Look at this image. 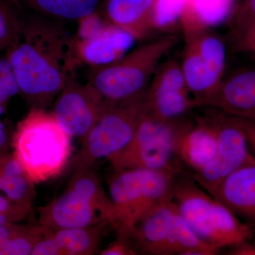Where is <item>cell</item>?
<instances>
[{
	"mask_svg": "<svg viewBox=\"0 0 255 255\" xmlns=\"http://www.w3.org/2000/svg\"><path fill=\"white\" fill-rule=\"evenodd\" d=\"M74 42L60 20L36 14L21 19L17 38L5 56L18 95L31 108H46L76 73Z\"/></svg>",
	"mask_w": 255,
	"mask_h": 255,
	"instance_id": "obj_1",
	"label": "cell"
},
{
	"mask_svg": "<svg viewBox=\"0 0 255 255\" xmlns=\"http://www.w3.org/2000/svg\"><path fill=\"white\" fill-rule=\"evenodd\" d=\"M11 143L14 157L33 184L59 175L71 154V137L45 109L31 108L16 125Z\"/></svg>",
	"mask_w": 255,
	"mask_h": 255,
	"instance_id": "obj_2",
	"label": "cell"
},
{
	"mask_svg": "<svg viewBox=\"0 0 255 255\" xmlns=\"http://www.w3.org/2000/svg\"><path fill=\"white\" fill-rule=\"evenodd\" d=\"M169 198L196 236L216 251L253 238L251 225L191 181L172 184Z\"/></svg>",
	"mask_w": 255,
	"mask_h": 255,
	"instance_id": "obj_3",
	"label": "cell"
},
{
	"mask_svg": "<svg viewBox=\"0 0 255 255\" xmlns=\"http://www.w3.org/2000/svg\"><path fill=\"white\" fill-rule=\"evenodd\" d=\"M177 42V36L167 35L137 47L113 63L90 67L87 82L109 104L139 97L147 90L159 61Z\"/></svg>",
	"mask_w": 255,
	"mask_h": 255,
	"instance_id": "obj_4",
	"label": "cell"
},
{
	"mask_svg": "<svg viewBox=\"0 0 255 255\" xmlns=\"http://www.w3.org/2000/svg\"><path fill=\"white\" fill-rule=\"evenodd\" d=\"M174 173L141 168L115 172L109 182V196L113 206V228L119 236L125 237L140 219L168 197Z\"/></svg>",
	"mask_w": 255,
	"mask_h": 255,
	"instance_id": "obj_5",
	"label": "cell"
},
{
	"mask_svg": "<svg viewBox=\"0 0 255 255\" xmlns=\"http://www.w3.org/2000/svg\"><path fill=\"white\" fill-rule=\"evenodd\" d=\"M145 92L130 100L109 104L83 139L78 167H90L97 159H109L127 147L145 112Z\"/></svg>",
	"mask_w": 255,
	"mask_h": 255,
	"instance_id": "obj_6",
	"label": "cell"
},
{
	"mask_svg": "<svg viewBox=\"0 0 255 255\" xmlns=\"http://www.w3.org/2000/svg\"><path fill=\"white\" fill-rule=\"evenodd\" d=\"M209 117L217 135V151L214 159L193 179L209 191L230 174L248 164H255L246 135L231 116L220 112Z\"/></svg>",
	"mask_w": 255,
	"mask_h": 255,
	"instance_id": "obj_7",
	"label": "cell"
},
{
	"mask_svg": "<svg viewBox=\"0 0 255 255\" xmlns=\"http://www.w3.org/2000/svg\"><path fill=\"white\" fill-rule=\"evenodd\" d=\"M56 98L52 114L70 137L82 140L109 105L91 84L80 82L76 73Z\"/></svg>",
	"mask_w": 255,
	"mask_h": 255,
	"instance_id": "obj_8",
	"label": "cell"
},
{
	"mask_svg": "<svg viewBox=\"0 0 255 255\" xmlns=\"http://www.w3.org/2000/svg\"><path fill=\"white\" fill-rule=\"evenodd\" d=\"M79 22L78 35L74 36L79 64L91 67L113 63L127 54L135 41L127 31L98 17L96 12Z\"/></svg>",
	"mask_w": 255,
	"mask_h": 255,
	"instance_id": "obj_9",
	"label": "cell"
},
{
	"mask_svg": "<svg viewBox=\"0 0 255 255\" xmlns=\"http://www.w3.org/2000/svg\"><path fill=\"white\" fill-rule=\"evenodd\" d=\"M190 95L180 64L167 60L159 65L146 90V112L160 120L176 122L196 107Z\"/></svg>",
	"mask_w": 255,
	"mask_h": 255,
	"instance_id": "obj_10",
	"label": "cell"
},
{
	"mask_svg": "<svg viewBox=\"0 0 255 255\" xmlns=\"http://www.w3.org/2000/svg\"><path fill=\"white\" fill-rule=\"evenodd\" d=\"M175 204L168 197L132 227L125 238L134 249L146 254L179 255L176 241Z\"/></svg>",
	"mask_w": 255,
	"mask_h": 255,
	"instance_id": "obj_11",
	"label": "cell"
},
{
	"mask_svg": "<svg viewBox=\"0 0 255 255\" xmlns=\"http://www.w3.org/2000/svg\"><path fill=\"white\" fill-rule=\"evenodd\" d=\"M38 214L40 225L55 231L110 224L97 206L70 188L48 205L39 208Z\"/></svg>",
	"mask_w": 255,
	"mask_h": 255,
	"instance_id": "obj_12",
	"label": "cell"
},
{
	"mask_svg": "<svg viewBox=\"0 0 255 255\" xmlns=\"http://www.w3.org/2000/svg\"><path fill=\"white\" fill-rule=\"evenodd\" d=\"M236 118L255 121V68L246 69L223 78L203 104Z\"/></svg>",
	"mask_w": 255,
	"mask_h": 255,
	"instance_id": "obj_13",
	"label": "cell"
},
{
	"mask_svg": "<svg viewBox=\"0 0 255 255\" xmlns=\"http://www.w3.org/2000/svg\"><path fill=\"white\" fill-rule=\"evenodd\" d=\"M174 153L195 173L201 172L214 159L217 135L209 117L195 125L178 124L174 136Z\"/></svg>",
	"mask_w": 255,
	"mask_h": 255,
	"instance_id": "obj_14",
	"label": "cell"
},
{
	"mask_svg": "<svg viewBox=\"0 0 255 255\" xmlns=\"http://www.w3.org/2000/svg\"><path fill=\"white\" fill-rule=\"evenodd\" d=\"M178 124L177 121L167 130L134 150L120 152L109 159L114 172L133 168L174 172L171 162L175 155L174 136Z\"/></svg>",
	"mask_w": 255,
	"mask_h": 255,
	"instance_id": "obj_15",
	"label": "cell"
},
{
	"mask_svg": "<svg viewBox=\"0 0 255 255\" xmlns=\"http://www.w3.org/2000/svg\"><path fill=\"white\" fill-rule=\"evenodd\" d=\"M208 193L238 218L255 225V164L236 169Z\"/></svg>",
	"mask_w": 255,
	"mask_h": 255,
	"instance_id": "obj_16",
	"label": "cell"
},
{
	"mask_svg": "<svg viewBox=\"0 0 255 255\" xmlns=\"http://www.w3.org/2000/svg\"><path fill=\"white\" fill-rule=\"evenodd\" d=\"M155 0H106L102 18L131 35L142 39L153 30L152 14Z\"/></svg>",
	"mask_w": 255,
	"mask_h": 255,
	"instance_id": "obj_17",
	"label": "cell"
},
{
	"mask_svg": "<svg viewBox=\"0 0 255 255\" xmlns=\"http://www.w3.org/2000/svg\"><path fill=\"white\" fill-rule=\"evenodd\" d=\"M21 9L60 21H80L96 12L100 0H11Z\"/></svg>",
	"mask_w": 255,
	"mask_h": 255,
	"instance_id": "obj_18",
	"label": "cell"
},
{
	"mask_svg": "<svg viewBox=\"0 0 255 255\" xmlns=\"http://www.w3.org/2000/svg\"><path fill=\"white\" fill-rule=\"evenodd\" d=\"M233 2L234 0H185L179 20L183 29L220 24L232 12Z\"/></svg>",
	"mask_w": 255,
	"mask_h": 255,
	"instance_id": "obj_19",
	"label": "cell"
},
{
	"mask_svg": "<svg viewBox=\"0 0 255 255\" xmlns=\"http://www.w3.org/2000/svg\"><path fill=\"white\" fill-rule=\"evenodd\" d=\"M103 225L86 228H65L55 231L53 236L61 255H92L97 251Z\"/></svg>",
	"mask_w": 255,
	"mask_h": 255,
	"instance_id": "obj_20",
	"label": "cell"
},
{
	"mask_svg": "<svg viewBox=\"0 0 255 255\" xmlns=\"http://www.w3.org/2000/svg\"><path fill=\"white\" fill-rule=\"evenodd\" d=\"M89 167H78L68 188L92 201L105 214L113 227L114 210L110 196L106 194L96 174Z\"/></svg>",
	"mask_w": 255,
	"mask_h": 255,
	"instance_id": "obj_21",
	"label": "cell"
},
{
	"mask_svg": "<svg viewBox=\"0 0 255 255\" xmlns=\"http://www.w3.org/2000/svg\"><path fill=\"white\" fill-rule=\"evenodd\" d=\"M33 183L26 175L1 177L0 189L10 201L29 209L33 197Z\"/></svg>",
	"mask_w": 255,
	"mask_h": 255,
	"instance_id": "obj_22",
	"label": "cell"
},
{
	"mask_svg": "<svg viewBox=\"0 0 255 255\" xmlns=\"http://www.w3.org/2000/svg\"><path fill=\"white\" fill-rule=\"evenodd\" d=\"M185 0H155L152 14L153 29L169 28L180 20Z\"/></svg>",
	"mask_w": 255,
	"mask_h": 255,
	"instance_id": "obj_23",
	"label": "cell"
},
{
	"mask_svg": "<svg viewBox=\"0 0 255 255\" xmlns=\"http://www.w3.org/2000/svg\"><path fill=\"white\" fill-rule=\"evenodd\" d=\"M21 18L0 0V50H6L19 33Z\"/></svg>",
	"mask_w": 255,
	"mask_h": 255,
	"instance_id": "obj_24",
	"label": "cell"
},
{
	"mask_svg": "<svg viewBox=\"0 0 255 255\" xmlns=\"http://www.w3.org/2000/svg\"><path fill=\"white\" fill-rule=\"evenodd\" d=\"M255 23V0H245L235 14L232 23L233 38Z\"/></svg>",
	"mask_w": 255,
	"mask_h": 255,
	"instance_id": "obj_25",
	"label": "cell"
},
{
	"mask_svg": "<svg viewBox=\"0 0 255 255\" xmlns=\"http://www.w3.org/2000/svg\"><path fill=\"white\" fill-rule=\"evenodd\" d=\"M0 91L9 98L19 94L12 69L5 55L0 58Z\"/></svg>",
	"mask_w": 255,
	"mask_h": 255,
	"instance_id": "obj_26",
	"label": "cell"
},
{
	"mask_svg": "<svg viewBox=\"0 0 255 255\" xmlns=\"http://www.w3.org/2000/svg\"><path fill=\"white\" fill-rule=\"evenodd\" d=\"M31 255H61V249L53 233L50 232L37 241L32 250Z\"/></svg>",
	"mask_w": 255,
	"mask_h": 255,
	"instance_id": "obj_27",
	"label": "cell"
},
{
	"mask_svg": "<svg viewBox=\"0 0 255 255\" xmlns=\"http://www.w3.org/2000/svg\"><path fill=\"white\" fill-rule=\"evenodd\" d=\"M23 174L25 175L22 166L14 155L0 153V178Z\"/></svg>",
	"mask_w": 255,
	"mask_h": 255,
	"instance_id": "obj_28",
	"label": "cell"
},
{
	"mask_svg": "<svg viewBox=\"0 0 255 255\" xmlns=\"http://www.w3.org/2000/svg\"><path fill=\"white\" fill-rule=\"evenodd\" d=\"M234 41L240 51L255 53V23L235 37Z\"/></svg>",
	"mask_w": 255,
	"mask_h": 255,
	"instance_id": "obj_29",
	"label": "cell"
},
{
	"mask_svg": "<svg viewBox=\"0 0 255 255\" xmlns=\"http://www.w3.org/2000/svg\"><path fill=\"white\" fill-rule=\"evenodd\" d=\"M137 252L127 238L120 236L119 241L112 243L101 252L102 255H132Z\"/></svg>",
	"mask_w": 255,
	"mask_h": 255,
	"instance_id": "obj_30",
	"label": "cell"
},
{
	"mask_svg": "<svg viewBox=\"0 0 255 255\" xmlns=\"http://www.w3.org/2000/svg\"><path fill=\"white\" fill-rule=\"evenodd\" d=\"M232 117L244 132L250 149L254 151L255 153V121Z\"/></svg>",
	"mask_w": 255,
	"mask_h": 255,
	"instance_id": "obj_31",
	"label": "cell"
},
{
	"mask_svg": "<svg viewBox=\"0 0 255 255\" xmlns=\"http://www.w3.org/2000/svg\"><path fill=\"white\" fill-rule=\"evenodd\" d=\"M21 226H15L11 223L0 226V247L9 241L18 232Z\"/></svg>",
	"mask_w": 255,
	"mask_h": 255,
	"instance_id": "obj_32",
	"label": "cell"
},
{
	"mask_svg": "<svg viewBox=\"0 0 255 255\" xmlns=\"http://www.w3.org/2000/svg\"><path fill=\"white\" fill-rule=\"evenodd\" d=\"M230 255H255V242L251 241L245 242L236 247H233L230 251Z\"/></svg>",
	"mask_w": 255,
	"mask_h": 255,
	"instance_id": "obj_33",
	"label": "cell"
},
{
	"mask_svg": "<svg viewBox=\"0 0 255 255\" xmlns=\"http://www.w3.org/2000/svg\"><path fill=\"white\" fill-rule=\"evenodd\" d=\"M7 142V135H6V130L4 124L0 122V153L1 150L4 148Z\"/></svg>",
	"mask_w": 255,
	"mask_h": 255,
	"instance_id": "obj_34",
	"label": "cell"
},
{
	"mask_svg": "<svg viewBox=\"0 0 255 255\" xmlns=\"http://www.w3.org/2000/svg\"><path fill=\"white\" fill-rule=\"evenodd\" d=\"M13 222H14V220L8 215L0 214V226L6 224V223H12Z\"/></svg>",
	"mask_w": 255,
	"mask_h": 255,
	"instance_id": "obj_35",
	"label": "cell"
},
{
	"mask_svg": "<svg viewBox=\"0 0 255 255\" xmlns=\"http://www.w3.org/2000/svg\"><path fill=\"white\" fill-rule=\"evenodd\" d=\"M9 97L3 93L2 92L0 91V105L4 106L6 105L7 101L9 100Z\"/></svg>",
	"mask_w": 255,
	"mask_h": 255,
	"instance_id": "obj_36",
	"label": "cell"
},
{
	"mask_svg": "<svg viewBox=\"0 0 255 255\" xmlns=\"http://www.w3.org/2000/svg\"><path fill=\"white\" fill-rule=\"evenodd\" d=\"M0 183H1V178H0Z\"/></svg>",
	"mask_w": 255,
	"mask_h": 255,
	"instance_id": "obj_37",
	"label": "cell"
}]
</instances>
